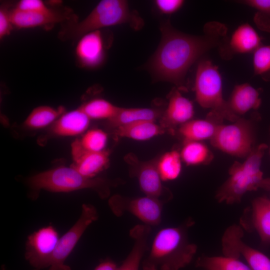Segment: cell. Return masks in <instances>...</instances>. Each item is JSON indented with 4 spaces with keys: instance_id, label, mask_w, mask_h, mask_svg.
<instances>
[{
    "instance_id": "6da1fadb",
    "label": "cell",
    "mask_w": 270,
    "mask_h": 270,
    "mask_svg": "<svg viewBox=\"0 0 270 270\" xmlns=\"http://www.w3.org/2000/svg\"><path fill=\"white\" fill-rule=\"evenodd\" d=\"M160 42L148 64L158 80L170 82L180 90H186L185 78L190 67L208 51L222 46L227 40L226 26L218 22H210L204 33L192 36L180 32L169 20L160 26Z\"/></svg>"
},
{
    "instance_id": "f546056e",
    "label": "cell",
    "mask_w": 270,
    "mask_h": 270,
    "mask_svg": "<svg viewBox=\"0 0 270 270\" xmlns=\"http://www.w3.org/2000/svg\"><path fill=\"white\" fill-rule=\"evenodd\" d=\"M252 65L256 75L270 82V42L262 44L253 52Z\"/></svg>"
},
{
    "instance_id": "7a4b0ae2",
    "label": "cell",
    "mask_w": 270,
    "mask_h": 270,
    "mask_svg": "<svg viewBox=\"0 0 270 270\" xmlns=\"http://www.w3.org/2000/svg\"><path fill=\"white\" fill-rule=\"evenodd\" d=\"M194 224L189 218L178 226L160 230L142 262V270H180L188 265L198 248L188 239V230Z\"/></svg>"
},
{
    "instance_id": "8992f818",
    "label": "cell",
    "mask_w": 270,
    "mask_h": 270,
    "mask_svg": "<svg viewBox=\"0 0 270 270\" xmlns=\"http://www.w3.org/2000/svg\"><path fill=\"white\" fill-rule=\"evenodd\" d=\"M194 90L196 101L202 108L210 109L231 122L241 118L232 111L228 101L224 98L218 68L210 60H202L198 64Z\"/></svg>"
},
{
    "instance_id": "7c38bea8",
    "label": "cell",
    "mask_w": 270,
    "mask_h": 270,
    "mask_svg": "<svg viewBox=\"0 0 270 270\" xmlns=\"http://www.w3.org/2000/svg\"><path fill=\"white\" fill-rule=\"evenodd\" d=\"M194 113L192 102L183 96L176 87L168 95V104L160 119V124L166 132L174 134L176 129L192 119Z\"/></svg>"
},
{
    "instance_id": "f1b7e54d",
    "label": "cell",
    "mask_w": 270,
    "mask_h": 270,
    "mask_svg": "<svg viewBox=\"0 0 270 270\" xmlns=\"http://www.w3.org/2000/svg\"><path fill=\"white\" fill-rule=\"evenodd\" d=\"M120 107L106 100L95 98L84 104L80 108L90 119H110L118 112Z\"/></svg>"
},
{
    "instance_id": "5b68a950",
    "label": "cell",
    "mask_w": 270,
    "mask_h": 270,
    "mask_svg": "<svg viewBox=\"0 0 270 270\" xmlns=\"http://www.w3.org/2000/svg\"><path fill=\"white\" fill-rule=\"evenodd\" d=\"M124 24L138 30L142 26L143 21L138 14L130 11L127 1L102 0L81 22L68 24L62 30V36L63 38L76 39L102 28Z\"/></svg>"
},
{
    "instance_id": "277c9868",
    "label": "cell",
    "mask_w": 270,
    "mask_h": 270,
    "mask_svg": "<svg viewBox=\"0 0 270 270\" xmlns=\"http://www.w3.org/2000/svg\"><path fill=\"white\" fill-rule=\"evenodd\" d=\"M27 182L33 192L32 196L34 198L41 190L52 192H70L91 189L102 199L109 196L111 188L121 182L119 180L102 178H87L71 166H60L39 173L30 178Z\"/></svg>"
},
{
    "instance_id": "8fae6325",
    "label": "cell",
    "mask_w": 270,
    "mask_h": 270,
    "mask_svg": "<svg viewBox=\"0 0 270 270\" xmlns=\"http://www.w3.org/2000/svg\"><path fill=\"white\" fill-rule=\"evenodd\" d=\"M60 237L52 226L40 228L28 237L25 258L34 270L49 268Z\"/></svg>"
},
{
    "instance_id": "ac0fdd59",
    "label": "cell",
    "mask_w": 270,
    "mask_h": 270,
    "mask_svg": "<svg viewBox=\"0 0 270 270\" xmlns=\"http://www.w3.org/2000/svg\"><path fill=\"white\" fill-rule=\"evenodd\" d=\"M242 238L240 234H236L228 239L226 249L229 256L236 258L243 257L252 270H270V259L246 244Z\"/></svg>"
},
{
    "instance_id": "603a6c76",
    "label": "cell",
    "mask_w": 270,
    "mask_h": 270,
    "mask_svg": "<svg viewBox=\"0 0 270 270\" xmlns=\"http://www.w3.org/2000/svg\"><path fill=\"white\" fill-rule=\"evenodd\" d=\"M90 120V118L80 108L62 115L54 123L51 132L57 136L77 135L86 130Z\"/></svg>"
},
{
    "instance_id": "2e32d148",
    "label": "cell",
    "mask_w": 270,
    "mask_h": 270,
    "mask_svg": "<svg viewBox=\"0 0 270 270\" xmlns=\"http://www.w3.org/2000/svg\"><path fill=\"white\" fill-rule=\"evenodd\" d=\"M224 120L216 112L210 111L205 118L192 119L180 126L178 132L184 142L210 140L218 127L223 124Z\"/></svg>"
},
{
    "instance_id": "d6a6232c",
    "label": "cell",
    "mask_w": 270,
    "mask_h": 270,
    "mask_svg": "<svg viewBox=\"0 0 270 270\" xmlns=\"http://www.w3.org/2000/svg\"><path fill=\"white\" fill-rule=\"evenodd\" d=\"M14 9L23 12H46L50 8L40 0H21Z\"/></svg>"
},
{
    "instance_id": "3957f363",
    "label": "cell",
    "mask_w": 270,
    "mask_h": 270,
    "mask_svg": "<svg viewBox=\"0 0 270 270\" xmlns=\"http://www.w3.org/2000/svg\"><path fill=\"white\" fill-rule=\"evenodd\" d=\"M267 148L264 144L255 146L243 162H234L229 169L228 178L216 192L218 202L238 203L248 192L258 189L270 190V178H264L261 170L262 158Z\"/></svg>"
},
{
    "instance_id": "9a60e30c",
    "label": "cell",
    "mask_w": 270,
    "mask_h": 270,
    "mask_svg": "<svg viewBox=\"0 0 270 270\" xmlns=\"http://www.w3.org/2000/svg\"><path fill=\"white\" fill-rule=\"evenodd\" d=\"M80 64L87 68L100 66L105 56L104 45L100 30L90 32L80 38L76 48Z\"/></svg>"
},
{
    "instance_id": "e575fe53",
    "label": "cell",
    "mask_w": 270,
    "mask_h": 270,
    "mask_svg": "<svg viewBox=\"0 0 270 270\" xmlns=\"http://www.w3.org/2000/svg\"><path fill=\"white\" fill-rule=\"evenodd\" d=\"M10 12L6 8H1L0 10V38L2 39L8 35L12 28Z\"/></svg>"
},
{
    "instance_id": "ffe728a7",
    "label": "cell",
    "mask_w": 270,
    "mask_h": 270,
    "mask_svg": "<svg viewBox=\"0 0 270 270\" xmlns=\"http://www.w3.org/2000/svg\"><path fill=\"white\" fill-rule=\"evenodd\" d=\"M228 102L232 111L241 117L252 110L258 108L262 100L258 90L244 83L234 86Z\"/></svg>"
},
{
    "instance_id": "83f0119b",
    "label": "cell",
    "mask_w": 270,
    "mask_h": 270,
    "mask_svg": "<svg viewBox=\"0 0 270 270\" xmlns=\"http://www.w3.org/2000/svg\"><path fill=\"white\" fill-rule=\"evenodd\" d=\"M64 110L63 107L56 109L48 106H38L30 112L24 124L31 128H44L54 122Z\"/></svg>"
},
{
    "instance_id": "44dd1931",
    "label": "cell",
    "mask_w": 270,
    "mask_h": 270,
    "mask_svg": "<svg viewBox=\"0 0 270 270\" xmlns=\"http://www.w3.org/2000/svg\"><path fill=\"white\" fill-rule=\"evenodd\" d=\"M250 225L258 233L263 244H270V200L260 196L252 202Z\"/></svg>"
},
{
    "instance_id": "d590c367",
    "label": "cell",
    "mask_w": 270,
    "mask_h": 270,
    "mask_svg": "<svg viewBox=\"0 0 270 270\" xmlns=\"http://www.w3.org/2000/svg\"><path fill=\"white\" fill-rule=\"evenodd\" d=\"M116 264L112 260L106 259L98 264L94 270H118Z\"/></svg>"
},
{
    "instance_id": "d6986e66",
    "label": "cell",
    "mask_w": 270,
    "mask_h": 270,
    "mask_svg": "<svg viewBox=\"0 0 270 270\" xmlns=\"http://www.w3.org/2000/svg\"><path fill=\"white\" fill-rule=\"evenodd\" d=\"M151 230V226L145 224H137L130 230L133 246L118 270H139L142 258L148 250V240Z\"/></svg>"
},
{
    "instance_id": "8d00e7d4",
    "label": "cell",
    "mask_w": 270,
    "mask_h": 270,
    "mask_svg": "<svg viewBox=\"0 0 270 270\" xmlns=\"http://www.w3.org/2000/svg\"></svg>"
},
{
    "instance_id": "4fadbf2b",
    "label": "cell",
    "mask_w": 270,
    "mask_h": 270,
    "mask_svg": "<svg viewBox=\"0 0 270 270\" xmlns=\"http://www.w3.org/2000/svg\"><path fill=\"white\" fill-rule=\"evenodd\" d=\"M262 44L257 32L249 24L244 23L237 27L219 50L221 56L229 60L235 54L253 53Z\"/></svg>"
},
{
    "instance_id": "d4e9b609",
    "label": "cell",
    "mask_w": 270,
    "mask_h": 270,
    "mask_svg": "<svg viewBox=\"0 0 270 270\" xmlns=\"http://www.w3.org/2000/svg\"><path fill=\"white\" fill-rule=\"evenodd\" d=\"M184 142L180 154L182 162L186 165H206L214 159L212 152L202 142L189 141Z\"/></svg>"
},
{
    "instance_id": "836d02e7",
    "label": "cell",
    "mask_w": 270,
    "mask_h": 270,
    "mask_svg": "<svg viewBox=\"0 0 270 270\" xmlns=\"http://www.w3.org/2000/svg\"><path fill=\"white\" fill-rule=\"evenodd\" d=\"M182 0H156L154 4L158 10L162 14H171L179 10L182 6Z\"/></svg>"
},
{
    "instance_id": "e0dca14e",
    "label": "cell",
    "mask_w": 270,
    "mask_h": 270,
    "mask_svg": "<svg viewBox=\"0 0 270 270\" xmlns=\"http://www.w3.org/2000/svg\"><path fill=\"white\" fill-rule=\"evenodd\" d=\"M13 26L18 28H32L52 25L58 22H66L71 19V14L68 10L50 9L43 12H28L18 10L10 11Z\"/></svg>"
},
{
    "instance_id": "30bf717a",
    "label": "cell",
    "mask_w": 270,
    "mask_h": 270,
    "mask_svg": "<svg viewBox=\"0 0 270 270\" xmlns=\"http://www.w3.org/2000/svg\"><path fill=\"white\" fill-rule=\"evenodd\" d=\"M98 218L96 208L83 204L78 219L71 228L60 237L52 256L49 270H71L65 261L88 227Z\"/></svg>"
},
{
    "instance_id": "5bb4252c",
    "label": "cell",
    "mask_w": 270,
    "mask_h": 270,
    "mask_svg": "<svg viewBox=\"0 0 270 270\" xmlns=\"http://www.w3.org/2000/svg\"><path fill=\"white\" fill-rule=\"evenodd\" d=\"M72 154L74 163L71 167L87 178H96L108 165L110 153L108 151L87 150L82 147L80 140H76L72 144Z\"/></svg>"
},
{
    "instance_id": "ba28073f",
    "label": "cell",
    "mask_w": 270,
    "mask_h": 270,
    "mask_svg": "<svg viewBox=\"0 0 270 270\" xmlns=\"http://www.w3.org/2000/svg\"><path fill=\"white\" fill-rule=\"evenodd\" d=\"M158 160L141 161L133 154H128L124 158L129 165L130 176L137 178L140 188L145 196L158 198L166 204L172 200V194L162 184Z\"/></svg>"
},
{
    "instance_id": "484cf974",
    "label": "cell",
    "mask_w": 270,
    "mask_h": 270,
    "mask_svg": "<svg viewBox=\"0 0 270 270\" xmlns=\"http://www.w3.org/2000/svg\"><path fill=\"white\" fill-rule=\"evenodd\" d=\"M196 266L205 270H252L248 266L236 258L227 256H201Z\"/></svg>"
},
{
    "instance_id": "4316f807",
    "label": "cell",
    "mask_w": 270,
    "mask_h": 270,
    "mask_svg": "<svg viewBox=\"0 0 270 270\" xmlns=\"http://www.w3.org/2000/svg\"><path fill=\"white\" fill-rule=\"evenodd\" d=\"M180 152L174 150L162 154L158 160V168L162 181L176 179L182 171Z\"/></svg>"
},
{
    "instance_id": "1f68e13d",
    "label": "cell",
    "mask_w": 270,
    "mask_h": 270,
    "mask_svg": "<svg viewBox=\"0 0 270 270\" xmlns=\"http://www.w3.org/2000/svg\"><path fill=\"white\" fill-rule=\"evenodd\" d=\"M108 140V135L99 129L90 130L86 132L80 141L82 147L90 152L104 150Z\"/></svg>"
},
{
    "instance_id": "9c48e42d",
    "label": "cell",
    "mask_w": 270,
    "mask_h": 270,
    "mask_svg": "<svg viewBox=\"0 0 270 270\" xmlns=\"http://www.w3.org/2000/svg\"><path fill=\"white\" fill-rule=\"evenodd\" d=\"M164 204L158 198L146 196L129 198L116 194L108 200L110 208L116 216L130 212L150 226L160 223Z\"/></svg>"
},
{
    "instance_id": "4dcf8cb0",
    "label": "cell",
    "mask_w": 270,
    "mask_h": 270,
    "mask_svg": "<svg viewBox=\"0 0 270 270\" xmlns=\"http://www.w3.org/2000/svg\"><path fill=\"white\" fill-rule=\"evenodd\" d=\"M240 2L256 10L254 20L257 28L270 32V0H246Z\"/></svg>"
},
{
    "instance_id": "52a82bcc",
    "label": "cell",
    "mask_w": 270,
    "mask_h": 270,
    "mask_svg": "<svg viewBox=\"0 0 270 270\" xmlns=\"http://www.w3.org/2000/svg\"><path fill=\"white\" fill-rule=\"evenodd\" d=\"M210 140L214 147L226 154L246 158L255 146L253 123L241 117L230 124H223Z\"/></svg>"
},
{
    "instance_id": "cb8c5ba5",
    "label": "cell",
    "mask_w": 270,
    "mask_h": 270,
    "mask_svg": "<svg viewBox=\"0 0 270 270\" xmlns=\"http://www.w3.org/2000/svg\"><path fill=\"white\" fill-rule=\"evenodd\" d=\"M112 130L113 134L118 137L140 141L150 140L166 132L160 124L152 121L137 122L118 127Z\"/></svg>"
},
{
    "instance_id": "7402d4cb",
    "label": "cell",
    "mask_w": 270,
    "mask_h": 270,
    "mask_svg": "<svg viewBox=\"0 0 270 270\" xmlns=\"http://www.w3.org/2000/svg\"><path fill=\"white\" fill-rule=\"evenodd\" d=\"M164 110L156 108H122L107 121L108 128L113 130L118 127L142 122L152 121L160 119Z\"/></svg>"
}]
</instances>
